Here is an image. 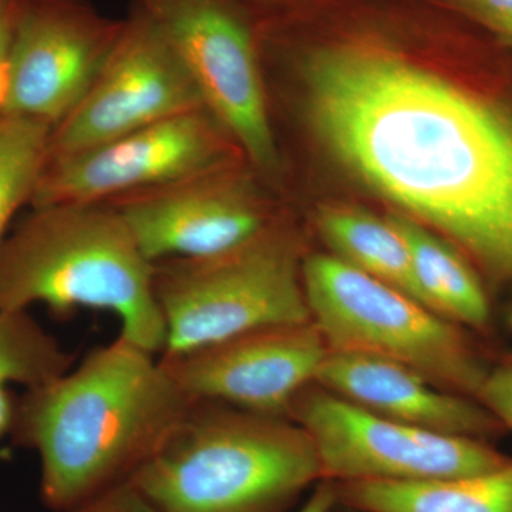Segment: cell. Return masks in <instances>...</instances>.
Masks as SVG:
<instances>
[{"label": "cell", "instance_id": "6da1fadb", "mask_svg": "<svg viewBox=\"0 0 512 512\" xmlns=\"http://www.w3.org/2000/svg\"><path fill=\"white\" fill-rule=\"evenodd\" d=\"M299 107L346 173L512 282V106L386 46L332 42L296 59Z\"/></svg>", "mask_w": 512, "mask_h": 512}, {"label": "cell", "instance_id": "7a4b0ae2", "mask_svg": "<svg viewBox=\"0 0 512 512\" xmlns=\"http://www.w3.org/2000/svg\"><path fill=\"white\" fill-rule=\"evenodd\" d=\"M192 402L154 353L119 335L64 375L25 390L9 436L36 451L42 501L64 512L128 483Z\"/></svg>", "mask_w": 512, "mask_h": 512}, {"label": "cell", "instance_id": "3957f363", "mask_svg": "<svg viewBox=\"0 0 512 512\" xmlns=\"http://www.w3.org/2000/svg\"><path fill=\"white\" fill-rule=\"evenodd\" d=\"M43 303L55 315L109 311L120 336L160 355L167 328L154 289V262L107 204L32 208L0 244V309Z\"/></svg>", "mask_w": 512, "mask_h": 512}, {"label": "cell", "instance_id": "277c9868", "mask_svg": "<svg viewBox=\"0 0 512 512\" xmlns=\"http://www.w3.org/2000/svg\"><path fill=\"white\" fill-rule=\"evenodd\" d=\"M322 480L295 421L194 400L128 483L163 512H295Z\"/></svg>", "mask_w": 512, "mask_h": 512}, {"label": "cell", "instance_id": "5b68a950", "mask_svg": "<svg viewBox=\"0 0 512 512\" xmlns=\"http://www.w3.org/2000/svg\"><path fill=\"white\" fill-rule=\"evenodd\" d=\"M302 284L330 352L390 360L476 399L488 369L457 323L332 254L303 258Z\"/></svg>", "mask_w": 512, "mask_h": 512}, {"label": "cell", "instance_id": "8992f818", "mask_svg": "<svg viewBox=\"0 0 512 512\" xmlns=\"http://www.w3.org/2000/svg\"><path fill=\"white\" fill-rule=\"evenodd\" d=\"M298 238L278 221L225 254L154 264L167 328L160 355H178L248 330L309 322Z\"/></svg>", "mask_w": 512, "mask_h": 512}, {"label": "cell", "instance_id": "52a82bcc", "mask_svg": "<svg viewBox=\"0 0 512 512\" xmlns=\"http://www.w3.org/2000/svg\"><path fill=\"white\" fill-rule=\"evenodd\" d=\"M138 12L183 63L204 104L259 174L281 156L261 62L247 20L228 0H138Z\"/></svg>", "mask_w": 512, "mask_h": 512}, {"label": "cell", "instance_id": "ba28073f", "mask_svg": "<svg viewBox=\"0 0 512 512\" xmlns=\"http://www.w3.org/2000/svg\"><path fill=\"white\" fill-rule=\"evenodd\" d=\"M289 419L311 437L323 480L333 483L448 480L488 473L511 460L485 440L377 416L316 383L295 397Z\"/></svg>", "mask_w": 512, "mask_h": 512}, {"label": "cell", "instance_id": "9c48e42d", "mask_svg": "<svg viewBox=\"0 0 512 512\" xmlns=\"http://www.w3.org/2000/svg\"><path fill=\"white\" fill-rule=\"evenodd\" d=\"M239 157L244 154L210 111H185L89 150L47 158L29 205L106 204Z\"/></svg>", "mask_w": 512, "mask_h": 512}, {"label": "cell", "instance_id": "30bf717a", "mask_svg": "<svg viewBox=\"0 0 512 512\" xmlns=\"http://www.w3.org/2000/svg\"><path fill=\"white\" fill-rule=\"evenodd\" d=\"M197 109L205 107L190 74L137 10L120 25L79 106L50 131L47 158L80 153Z\"/></svg>", "mask_w": 512, "mask_h": 512}, {"label": "cell", "instance_id": "8fae6325", "mask_svg": "<svg viewBox=\"0 0 512 512\" xmlns=\"http://www.w3.org/2000/svg\"><path fill=\"white\" fill-rule=\"evenodd\" d=\"M119 29L70 0L20 2L0 117L59 126L92 86Z\"/></svg>", "mask_w": 512, "mask_h": 512}, {"label": "cell", "instance_id": "7c38bea8", "mask_svg": "<svg viewBox=\"0 0 512 512\" xmlns=\"http://www.w3.org/2000/svg\"><path fill=\"white\" fill-rule=\"evenodd\" d=\"M237 164L123 195L106 204L123 218L154 264L170 258L225 254L279 221Z\"/></svg>", "mask_w": 512, "mask_h": 512}, {"label": "cell", "instance_id": "4fadbf2b", "mask_svg": "<svg viewBox=\"0 0 512 512\" xmlns=\"http://www.w3.org/2000/svg\"><path fill=\"white\" fill-rule=\"evenodd\" d=\"M329 352L309 320L262 326L158 359L191 399L289 419L293 400L315 383Z\"/></svg>", "mask_w": 512, "mask_h": 512}, {"label": "cell", "instance_id": "5bb4252c", "mask_svg": "<svg viewBox=\"0 0 512 512\" xmlns=\"http://www.w3.org/2000/svg\"><path fill=\"white\" fill-rule=\"evenodd\" d=\"M315 383L367 412L436 433L487 441L504 429L476 399L379 357L329 352Z\"/></svg>", "mask_w": 512, "mask_h": 512}, {"label": "cell", "instance_id": "9a60e30c", "mask_svg": "<svg viewBox=\"0 0 512 512\" xmlns=\"http://www.w3.org/2000/svg\"><path fill=\"white\" fill-rule=\"evenodd\" d=\"M339 503L366 512H512V458L488 473L448 480L335 483Z\"/></svg>", "mask_w": 512, "mask_h": 512}, {"label": "cell", "instance_id": "2e32d148", "mask_svg": "<svg viewBox=\"0 0 512 512\" xmlns=\"http://www.w3.org/2000/svg\"><path fill=\"white\" fill-rule=\"evenodd\" d=\"M386 218L409 249L414 274L431 311L458 326L485 328L490 322V302L470 259L407 215L394 211Z\"/></svg>", "mask_w": 512, "mask_h": 512}, {"label": "cell", "instance_id": "e0dca14e", "mask_svg": "<svg viewBox=\"0 0 512 512\" xmlns=\"http://www.w3.org/2000/svg\"><path fill=\"white\" fill-rule=\"evenodd\" d=\"M316 228L333 256L427 306L409 249L387 218L357 208L325 207L316 215Z\"/></svg>", "mask_w": 512, "mask_h": 512}, {"label": "cell", "instance_id": "ac0fdd59", "mask_svg": "<svg viewBox=\"0 0 512 512\" xmlns=\"http://www.w3.org/2000/svg\"><path fill=\"white\" fill-rule=\"evenodd\" d=\"M73 367V356L28 311L0 309V439L15 421V396L10 387L36 389Z\"/></svg>", "mask_w": 512, "mask_h": 512}, {"label": "cell", "instance_id": "d6986e66", "mask_svg": "<svg viewBox=\"0 0 512 512\" xmlns=\"http://www.w3.org/2000/svg\"><path fill=\"white\" fill-rule=\"evenodd\" d=\"M52 128L25 117H0V244L10 221L30 204L47 158Z\"/></svg>", "mask_w": 512, "mask_h": 512}, {"label": "cell", "instance_id": "ffe728a7", "mask_svg": "<svg viewBox=\"0 0 512 512\" xmlns=\"http://www.w3.org/2000/svg\"><path fill=\"white\" fill-rule=\"evenodd\" d=\"M484 30L503 49L512 52V0H433Z\"/></svg>", "mask_w": 512, "mask_h": 512}, {"label": "cell", "instance_id": "44dd1931", "mask_svg": "<svg viewBox=\"0 0 512 512\" xmlns=\"http://www.w3.org/2000/svg\"><path fill=\"white\" fill-rule=\"evenodd\" d=\"M476 400L512 431V357L488 369Z\"/></svg>", "mask_w": 512, "mask_h": 512}, {"label": "cell", "instance_id": "7402d4cb", "mask_svg": "<svg viewBox=\"0 0 512 512\" xmlns=\"http://www.w3.org/2000/svg\"><path fill=\"white\" fill-rule=\"evenodd\" d=\"M64 512H163L148 501L131 483L104 491L92 500Z\"/></svg>", "mask_w": 512, "mask_h": 512}, {"label": "cell", "instance_id": "603a6c76", "mask_svg": "<svg viewBox=\"0 0 512 512\" xmlns=\"http://www.w3.org/2000/svg\"><path fill=\"white\" fill-rule=\"evenodd\" d=\"M19 6L18 0H0V107Z\"/></svg>", "mask_w": 512, "mask_h": 512}, {"label": "cell", "instance_id": "cb8c5ba5", "mask_svg": "<svg viewBox=\"0 0 512 512\" xmlns=\"http://www.w3.org/2000/svg\"><path fill=\"white\" fill-rule=\"evenodd\" d=\"M338 501L333 481H319L295 512H330Z\"/></svg>", "mask_w": 512, "mask_h": 512}, {"label": "cell", "instance_id": "d4e9b609", "mask_svg": "<svg viewBox=\"0 0 512 512\" xmlns=\"http://www.w3.org/2000/svg\"><path fill=\"white\" fill-rule=\"evenodd\" d=\"M330 512H366V511H360L356 510V508L348 507V505L339 503V501H336V504L333 505L332 510Z\"/></svg>", "mask_w": 512, "mask_h": 512}]
</instances>
